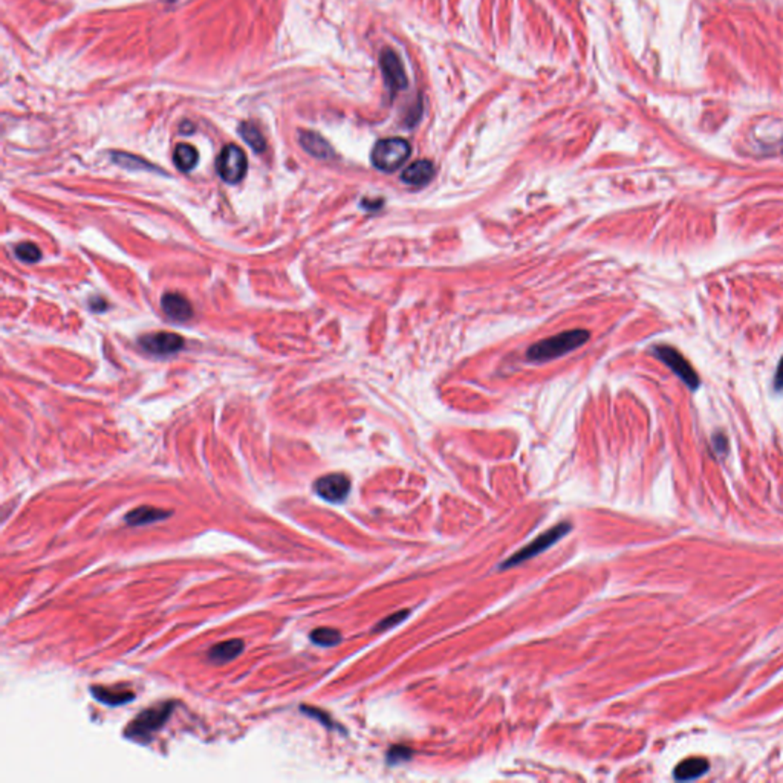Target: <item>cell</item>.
Segmentation results:
<instances>
[{
	"label": "cell",
	"instance_id": "6da1fadb",
	"mask_svg": "<svg viewBox=\"0 0 783 783\" xmlns=\"http://www.w3.org/2000/svg\"><path fill=\"white\" fill-rule=\"evenodd\" d=\"M587 340H589V332L583 329L562 332L559 335L551 336V339L542 340L534 346H531L528 351V358L534 361L554 360V358H559L571 351H575Z\"/></svg>",
	"mask_w": 783,
	"mask_h": 783
},
{
	"label": "cell",
	"instance_id": "7a4b0ae2",
	"mask_svg": "<svg viewBox=\"0 0 783 783\" xmlns=\"http://www.w3.org/2000/svg\"><path fill=\"white\" fill-rule=\"evenodd\" d=\"M173 702H162L141 712L126 728V737L135 741H149L167 722L173 713Z\"/></svg>",
	"mask_w": 783,
	"mask_h": 783
},
{
	"label": "cell",
	"instance_id": "3957f363",
	"mask_svg": "<svg viewBox=\"0 0 783 783\" xmlns=\"http://www.w3.org/2000/svg\"><path fill=\"white\" fill-rule=\"evenodd\" d=\"M410 144L402 138L379 139L372 150L374 166L381 171H395L410 156Z\"/></svg>",
	"mask_w": 783,
	"mask_h": 783
},
{
	"label": "cell",
	"instance_id": "277c9868",
	"mask_svg": "<svg viewBox=\"0 0 783 783\" xmlns=\"http://www.w3.org/2000/svg\"><path fill=\"white\" fill-rule=\"evenodd\" d=\"M246 167L248 162L244 150L236 144L225 146L216 159V170L228 184L241 182L245 178Z\"/></svg>",
	"mask_w": 783,
	"mask_h": 783
},
{
	"label": "cell",
	"instance_id": "5b68a950",
	"mask_svg": "<svg viewBox=\"0 0 783 783\" xmlns=\"http://www.w3.org/2000/svg\"><path fill=\"white\" fill-rule=\"evenodd\" d=\"M571 529V525L569 524H560L557 527H554L552 529L547 531L545 534H542L540 537H537L534 542L529 543L528 547H525L524 549H520L516 556L511 557L509 560H507L502 567L504 568H509V567H514V564H519L522 562H525L531 557L537 556V554H540L542 551H545L547 548L552 547L554 543H556L557 540H560V537H563L567 532Z\"/></svg>",
	"mask_w": 783,
	"mask_h": 783
},
{
	"label": "cell",
	"instance_id": "8992f818",
	"mask_svg": "<svg viewBox=\"0 0 783 783\" xmlns=\"http://www.w3.org/2000/svg\"><path fill=\"white\" fill-rule=\"evenodd\" d=\"M655 355L667 367H670L672 371L675 372L690 389L699 387V376L696 375L689 361L685 360V358L677 349H673V347H669V346H659V347H655Z\"/></svg>",
	"mask_w": 783,
	"mask_h": 783
},
{
	"label": "cell",
	"instance_id": "52a82bcc",
	"mask_svg": "<svg viewBox=\"0 0 783 783\" xmlns=\"http://www.w3.org/2000/svg\"><path fill=\"white\" fill-rule=\"evenodd\" d=\"M314 489L321 499L328 500L332 504L343 502V500L349 494L351 489V481L347 479V476L341 473H332L321 476L320 479L315 481Z\"/></svg>",
	"mask_w": 783,
	"mask_h": 783
},
{
	"label": "cell",
	"instance_id": "ba28073f",
	"mask_svg": "<svg viewBox=\"0 0 783 783\" xmlns=\"http://www.w3.org/2000/svg\"><path fill=\"white\" fill-rule=\"evenodd\" d=\"M139 344L143 346L150 354L155 355H170L182 349L184 340L178 334L171 332H154L147 334L139 340Z\"/></svg>",
	"mask_w": 783,
	"mask_h": 783
},
{
	"label": "cell",
	"instance_id": "9c48e42d",
	"mask_svg": "<svg viewBox=\"0 0 783 783\" xmlns=\"http://www.w3.org/2000/svg\"><path fill=\"white\" fill-rule=\"evenodd\" d=\"M379 64H381V69H383V74H384V80H386V83H387V86L390 89L399 91V89L406 88V86H407L406 72H404V68H402V64H401L399 59L397 57L395 52L384 51L381 54V59H379Z\"/></svg>",
	"mask_w": 783,
	"mask_h": 783
},
{
	"label": "cell",
	"instance_id": "30bf717a",
	"mask_svg": "<svg viewBox=\"0 0 783 783\" xmlns=\"http://www.w3.org/2000/svg\"><path fill=\"white\" fill-rule=\"evenodd\" d=\"M162 311L175 321H187L193 317L191 303L178 292H169L161 300Z\"/></svg>",
	"mask_w": 783,
	"mask_h": 783
},
{
	"label": "cell",
	"instance_id": "8fae6325",
	"mask_svg": "<svg viewBox=\"0 0 783 783\" xmlns=\"http://www.w3.org/2000/svg\"><path fill=\"white\" fill-rule=\"evenodd\" d=\"M433 175H434L433 162H430L427 159H419V161L412 162V164L404 171H402L401 179L404 181L406 184H409V186L421 187V186H426V184H429L432 181Z\"/></svg>",
	"mask_w": 783,
	"mask_h": 783
},
{
	"label": "cell",
	"instance_id": "7c38bea8",
	"mask_svg": "<svg viewBox=\"0 0 783 783\" xmlns=\"http://www.w3.org/2000/svg\"><path fill=\"white\" fill-rule=\"evenodd\" d=\"M170 514H171L170 511L144 505V507H139V508L129 511L124 520H126V524L130 525V527H141V525H150V524H155V522L164 520V519L170 517Z\"/></svg>",
	"mask_w": 783,
	"mask_h": 783
},
{
	"label": "cell",
	"instance_id": "4fadbf2b",
	"mask_svg": "<svg viewBox=\"0 0 783 783\" xmlns=\"http://www.w3.org/2000/svg\"><path fill=\"white\" fill-rule=\"evenodd\" d=\"M244 652L242 639H228L224 643L214 644L209 652V659L214 664H224V662L233 661Z\"/></svg>",
	"mask_w": 783,
	"mask_h": 783
},
{
	"label": "cell",
	"instance_id": "5bb4252c",
	"mask_svg": "<svg viewBox=\"0 0 783 783\" xmlns=\"http://www.w3.org/2000/svg\"><path fill=\"white\" fill-rule=\"evenodd\" d=\"M94 698L96 701H100L106 705H112V707H116V705H123V704H127L130 701H134L135 694L134 692L130 690H124V689H109V687H101V685H95V687L91 689Z\"/></svg>",
	"mask_w": 783,
	"mask_h": 783
},
{
	"label": "cell",
	"instance_id": "9a60e30c",
	"mask_svg": "<svg viewBox=\"0 0 783 783\" xmlns=\"http://www.w3.org/2000/svg\"><path fill=\"white\" fill-rule=\"evenodd\" d=\"M300 143H301L303 149L306 151H309V154L315 158L328 159L334 155V151H332L331 146L326 143V139L321 138L317 134H314V132H303L300 135Z\"/></svg>",
	"mask_w": 783,
	"mask_h": 783
},
{
	"label": "cell",
	"instance_id": "2e32d148",
	"mask_svg": "<svg viewBox=\"0 0 783 783\" xmlns=\"http://www.w3.org/2000/svg\"><path fill=\"white\" fill-rule=\"evenodd\" d=\"M709 769V762L704 759H689L681 762L675 769L677 780H694L704 776Z\"/></svg>",
	"mask_w": 783,
	"mask_h": 783
},
{
	"label": "cell",
	"instance_id": "e0dca14e",
	"mask_svg": "<svg viewBox=\"0 0 783 783\" xmlns=\"http://www.w3.org/2000/svg\"><path fill=\"white\" fill-rule=\"evenodd\" d=\"M198 150L190 144H178L173 151V162L181 171H190L198 164Z\"/></svg>",
	"mask_w": 783,
	"mask_h": 783
},
{
	"label": "cell",
	"instance_id": "ac0fdd59",
	"mask_svg": "<svg viewBox=\"0 0 783 783\" xmlns=\"http://www.w3.org/2000/svg\"><path fill=\"white\" fill-rule=\"evenodd\" d=\"M311 641L314 644L321 647H332L336 646L341 641V634L339 630L331 627H320L311 632Z\"/></svg>",
	"mask_w": 783,
	"mask_h": 783
},
{
	"label": "cell",
	"instance_id": "d6986e66",
	"mask_svg": "<svg viewBox=\"0 0 783 783\" xmlns=\"http://www.w3.org/2000/svg\"><path fill=\"white\" fill-rule=\"evenodd\" d=\"M239 134L245 139V143L254 151L265 150V138L259 132V129L251 123H244L239 127Z\"/></svg>",
	"mask_w": 783,
	"mask_h": 783
},
{
	"label": "cell",
	"instance_id": "ffe728a7",
	"mask_svg": "<svg viewBox=\"0 0 783 783\" xmlns=\"http://www.w3.org/2000/svg\"><path fill=\"white\" fill-rule=\"evenodd\" d=\"M16 256L21 260V262H26V264H36L40 260L41 257V253L39 246H36L34 244L31 242H24L16 246Z\"/></svg>",
	"mask_w": 783,
	"mask_h": 783
},
{
	"label": "cell",
	"instance_id": "44dd1931",
	"mask_svg": "<svg viewBox=\"0 0 783 783\" xmlns=\"http://www.w3.org/2000/svg\"><path fill=\"white\" fill-rule=\"evenodd\" d=\"M407 615H409L407 611H402V612H398V614H395V615H392V617L383 619V622L379 623V626H378V630L389 629V627H394V626L399 624L401 622H404V619L407 618Z\"/></svg>",
	"mask_w": 783,
	"mask_h": 783
},
{
	"label": "cell",
	"instance_id": "7402d4cb",
	"mask_svg": "<svg viewBox=\"0 0 783 783\" xmlns=\"http://www.w3.org/2000/svg\"><path fill=\"white\" fill-rule=\"evenodd\" d=\"M774 386L776 389H783V358L779 363V367H777V372H776V378H774Z\"/></svg>",
	"mask_w": 783,
	"mask_h": 783
},
{
	"label": "cell",
	"instance_id": "603a6c76",
	"mask_svg": "<svg viewBox=\"0 0 783 783\" xmlns=\"http://www.w3.org/2000/svg\"><path fill=\"white\" fill-rule=\"evenodd\" d=\"M713 442H714L716 449L719 453H724L727 450V439H725V437H722V434H719V437H714Z\"/></svg>",
	"mask_w": 783,
	"mask_h": 783
}]
</instances>
